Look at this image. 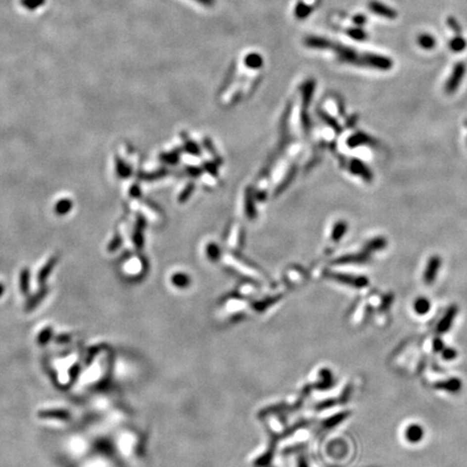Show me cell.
Wrapping results in <instances>:
<instances>
[{
	"label": "cell",
	"mask_w": 467,
	"mask_h": 467,
	"mask_svg": "<svg viewBox=\"0 0 467 467\" xmlns=\"http://www.w3.org/2000/svg\"><path fill=\"white\" fill-rule=\"evenodd\" d=\"M430 309V303L425 297H420L416 302H414V311L419 315L427 314Z\"/></svg>",
	"instance_id": "cell-11"
},
{
	"label": "cell",
	"mask_w": 467,
	"mask_h": 467,
	"mask_svg": "<svg viewBox=\"0 0 467 467\" xmlns=\"http://www.w3.org/2000/svg\"><path fill=\"white\" fill-rule=\"evenodd\" d=\"M347 35L355 40H365L367 39V33L360 27H353L347 29Z\"/></svg>",
	"instance_id": "cell-12"
},
{
	"label": "cell",
	"mask_w": 467,
	"mask_h": 467,
	"mask_svg": "<svg viewBox=\"0 0 467 467\" xmlns=\"http://www.w3.org/2000/svg\"><path fill=\"white\" fill-rule=\"evenodd\" d=\"M52 335H53V330H52L51 328H46L45 330L40 332V334L38 336L39 344H42L43 345V344L48 343L51 340Z\"/></svg>",
	"instance_id": "cell-13"
},
{
	"label": "cell",
	"mask_w": 467,
	"mask_h": 467,
	"mask_svg": "<svg viewBox=\"0 0 467 467\" xmlns=\"http://www.w3.org/2000/svg\"><path fill=\"white\" fill-rule=\"evenodd\" d=\"M38 417L42 419H53V420H68L71 418L69 414L65 410H60V409H49V410H42L38 412Z\"/></svg>",
	"instance_id": "cell-6"
},
{
	"label": "cell",
	"mask_w": 467,
	"mask_h": 467,
	"mask_svg": "<svg viewBox=\"0 0 467 467\" xmlns=\"http://www.w3.org/2000/svg\"><path fill=\"white\" fill-rule=\"evenodd\" d=\"M440 264H441V261H440L439 258H438V256H433V258L429 260L428 264H427V268H426L425 274H424V280H425L426 283L430 284V283H433L435 281L437 273H438V271H439Z\"/></svg>",
	"instance_id": "cell-4"
},
{
	"label": "cell",
	"mask_w": 467,
	"mask_h": 467,
	"mask_svg": "<svg viewBox=\"0 0 467 467\" xmlns=\"http://www.w3.org/2000/svg\"><path fill=\"white\" fill-rule=\"evenodd\" d=\"M461 386H462V383H461V379L459 378H451V379H448V381L446 382H442L436 385L437 388L445 389L447 390V392H450V393L460 392Z\"/></svg>",
	"instance_id": "cell-8"
},
{
	"label": "cell",
	"mask_w": 467,
	"mask_h": 467,
	"mask_svg": "<svg viewBox=\"0 0 467 467\" xmlns=\"http://www.w3.org/2000/svg\"><path fill=\"white\" fill-rule=\"evenodd\" d=\"M447 23H448L449 27H450L455 34L461 35V33H462V27L460 26V23L457 21V19H454L453 16H449L448 20H447Z\"/></svg>",
	"instance_id": "cell-14"
},
{
	"label": "cell",
	"mask_w": 467,
	"mask_h": 467,
	"mask_svg": "<svg viewBox=\"0 0 467 467\" xmlns=\"http://www.w3.org/2000/svg\"><path fill=\"white\" fill-rule=\"evenodd\" d=\"M353 21H354V23H355V24L357 25V26H361V25L365 24L367 19H366L365 15H356V16L354 17V19H353Z\"/></svg>",
	"instance_id": "cell-17"
},
{
	"label": "cell",
	"mask_w": 467,
	"mask_h": 467,
	"mask_svg": "<svg viewBox=\"0 0 467 467\" xmlns=\"http://www.w3.org/2000/svg\"><path fill=\"white\" fill-rule=\"evenodd\" d=\"M418 44L421 48L430 50L436 47V38L430 34H421L418 37Z\"/></svg>",
	"instance_id": "cell-9"
},
{
	"label": "cell",
	"mask_w": 467,
	"mask_h": 467,
	"mask_svg": "<svg viewBox=\"0 0 467 467\" xmlns=\"http://www.w3.org/2000/svg\"><path fill=\"white\" fill-rule=\"evenodd\" d=\"M424 437V430L418 424H412L406 429V438L409 442L417 443L422 440Z\"/></svg>",
	"instance_id": "cell-7"
},
{
	"label": "cell",
	"mask_w": 467,
	"mask_h": 467,
	"mask_svg": "<svg viewBox=\"0 0 467 467\" xmlns=\"http://www.w3.org/2000/svg\"><path fill=\"white\" fill-rule=\"evenodd\" d=\"M442 357L447 360H452L457 357V352L453 348H446L442 353Z\"/></svg>",
	"instance_id": "cell-16"
},
{
	"label": "cell",
	"mask_w": 467,
	"mask_h": 467,
	"mask_svg": "<svg viewBox=\"0 0 467 467\" xmlns=\"http://www.w3.org/2000/svg\"><path fill=\"white\" fill-rule=\"evenodd\" d=\"M466 47H467V42L462 36H460V35H458L457 37L453 38L450 42V44H449V48H450L454 53H460V52L464 51L466 49Z\"/></svg>",
	"instance_id": "cell-10"
},
{
	"label": "cell",
	"mask_w": 467,
	"mask_h": 467,
	"mask_svg": "<svg viewBox=\"0 0 467 467\" xmlns=\"http://www.w3.org/2000/svg\"><path fill=\"white\" fill-rule=\"evenodd\" d=\"M2 293V288H1V285H0V295H1Z\"/></svg>",
	"instance_id": "cell-20"
},
{
	"label": "cell",
	"mask_w": 467,
	"mask_h": 467,
	"mask_svg": "<svg viewBox=\"0 0 467 467\" xmlns=\"http://www.w3.org/2000/svg\"><path fill=\"white\" fill-rule=\"evenodd\" d=\"M457 314H458L457 306H451L450 308L448 309L446 315L440 320L439 325H438L437 329H438V332H439V333H445V332H447L449 329L451 328V326L453 324V320H454L455 316H457Z\"/></svg>",
	"instance_id": "cell-5"
},
{
	"label": "cell",
	"mask_w": 467,
	"mask_h": 467,
	"mask_svg": "<svg viewBox=\"0 0 467 467\" xmlns=\"http://www.w3.org/2000/svg\"><path fill=\"white\" fill-rule=\"evenodd\" d=\"M434 348L436 352H440L441 349H443V343L440 340L436 338V340L434 341Z\"/></svg>",
	"instance_id": "cell-18"
},
{
	"label": "cell",
	"mask_w": 467,
	"mask_h": 467,
	"mask_svg": "<svg viewBox=\"0 0 467 467\" xmlns=\"http://www.w3.org/2000/svg\"><path fill=\"white\" fill-rule=\"evenodd\" d=\"M465 71H466V67L464 63H458L457 65L454 66L450 78L448 79L446 84L447 93H453L458 90L459 86L461 85V83H462V80L464 78Z\"/></svg>",
	"instance_id": "cell-2"
},
{
	"label": "cell",
	"mask_w": 467,
	"mask_h": 467,
	"mask_svg": "<svg viewBox=\"0 0 467 467\" xmlns=\"http://www.w3.org/2000/svg\"><path fill=\"white\" fill-rule=\"evenodd\" d=\"M365 66L377 68L379 71H388L393 67V60L387 56L375 53H364Z\"/></svg>",
	"instance_id": "cell-1"
},
{
	"label": "cell",
	"mask_w": 467,
	"mask_h": 467,
	"mask_svg": "<svg viewBox=\"0 0 467 467\" xmlns=\"http://www.w3.org/2000/svg\"><path fill=\"white\" fill-rule=\"evenodd\" d=\"M369 9L372 11L373 13H375L377 15H381L383 17H386V19H389V20L396 19L397 14H398L393 8H390V7H388V5L384 4L382 2L375 1V0H373V1H371L369 3Z\"/></svg>",
	"instance_id": "cell-3"
},
{
	"label": "cell",
	"mask_w": 467,
	"mask_h": 467,
	"mask_svg": "<svg viewBox=\"0 0 467 467\" xmlns=\"http://www.w3.org/2000/svg\"><path fill=\"white\" fill-rule=\"evenodd\" d=\"M43 296H45V294L43 295V293H40V295H38V296H36V297H33V299H32L31 301H29L28 303H27V306H26V309H27V311L29 312V311H32L33 308L36 307V306L38 305L39 301L43 299Z\"/></svg>",
	"instance_id": "cell-15"
},
{
	"label": "cell",
	"mask_w": 467,
	"mask_h": 467,
	"mask_svg": "<svg viewBox=\"0 0 467 467\" xmlns=\"http://www.w3.org/2000/svg\"><path fill=\"white\" fill-rule=\"evenodd\" d=\"M66 336L67 335H63V337H66ZM69 340H71V337H69V336L66 337V341H69ZM57 342H64V340H63V338H62V340H61V338H57Z\"/></svg>",
	"instance_id": "cell-19"
}]
</instances>
